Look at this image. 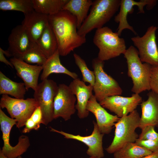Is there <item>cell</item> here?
Masks as SVG:
<instances>
[{"instance_id": "1", "label": "cell", "mask_w": 158, "mask_h": 158, "mask_svg": "<svg viewBox=\"0 0 158 158\" xmlns=\"http://www.w3.org/2000/svg\"><path fill=\"white\" fill-rule=\"evenodd\" d=\"M48 18L56 38L60 56L67 55L86 42L85 36L78 33L75 17L68 11L61 10L48 16Z\"/></svg>"}, {"instance_id": "2", "label": "cell", "mask_w": 158, "mask_h": 158, "mask_svg": "<svg viewBox=\"0 0 158 158\" xmlns=\"http://www.w3.org/2000/svg\"><path fill=\"white\" fill-rule=\"evenodd\" d=\"M121 0H96L80 28L78 34L85 36L95 29L101 28L109 22L120 8Z\"/></svg>"}, {"instance_id": "3", "label": "cell", "mask_w": 158, "mask_h": 158, "mask_svg": "<svg viewBox=\"0 0 158 158\" xmlns=\"http://www.w3.org/2000/svg\"><path fill=\"white\" fill-rule=\"evenodd\" d=\"M126 60L128 75L132 79L133 86L131 91L139 94L150 90V83L152 66L141 61L138 50L130 46L123 54Z\"/></svg>"}, {"instance_id": "4", "label": "cell", "mask_w": 158, "mask_h": 158, "mask_svg": "<svg viewBox=\"0 0 158 158\" xmlns=\"http://www.w3.org/2000/svg\"><path fill=\"white\" fill-rule=\"evenodd\" d=\"M119 37L108 27L96 30L93 42L99 49L97 57L99 59L104 61L124 53L126 50L125 42Z\"/></svg>"}, {"instance_id": "5", "label": "cell", "mask_w": 158, "mask_h": 158, "mask_svg": "<svg viewBox=\"0 0 158 158\" xmlns=\"http://www.w3.org/2000/svg\"><path fill=\"white\" fill-rule=\"evenodd\" d=\"M140 117L135 110L119 118L115 125L114 136L111 144L106 148L109 153H114L128 142H135L139 135L135 132L139 127Z\"/></svg>"}, {"instance_id": "6", "label": "cell", "mask_w": 158, "mask_h": 158, "mask_svg": "<svg viewBox=\"0 0 158 158\" xmlns=\"http://www.w3.org/2000/svg\"><path fill=\"white\" fill-rule=\"evenodd\" d=\"M104 61L97 57L92 61L95 79L94 95L99 102L109 97L120 95L123 92L118 82L104 71Z\"/></svg>"}, {"instance_id": "7", "label": "cell", "mask_w": 158, "mask_h": 158, "mask_svg": "<svg viewBox=\"0 0 158 158\" xmlns=\"http://www.w3.org/2000/svg\"><path fill=\"white\" fill-rule=\"evenodd\" d=\"M38 107L34 98L18 99L3 95L0 99V108H6L11 118L17 120L16 127L18 128L24 126L26 121Z\"/></svg>"}, {"instance_id": "8", "label": "cell", "mask_w": 158, "mask_h": 158, "mask_svg": "<svg viewBox=\"0 0 158 158\" xmlns=\"http://www.w3.org/2000/svg\"><path fill=\"white\" fill-rule=\"evenodd\" d=\"M16 123V119L8 116L0 108V124L4 143L0 150L7 158H17L21 156L26 151L30 145L28 137L22 135L19 137L16 145L14 146L11 145L9 142L10 132Z\"/></svg>"}, {"instance_id": "9", "label": "cell", "mask_w": 158, "mask_h": 158, "mask_svg": "<svg viewBox=\"0 0 158 158\" xmlns=\"http://www.w3.org/2000/svg\"><path fill=\"white\" fill-rule=\"evenodd\" d=\"M58 90V85L53 80L42 81L34 91V98L42 111V124L47 126L54 119V103Z\"/></svg>"}, {"instance_id": "10", "label": "cell", "mask_w": 158, "mask_h": 158, "mask_svg": "<svg viewBox=\"0 0 158 158\" xmlns=\"http://www.w3.org/2000/svg\"><path fill=\"white\" fill-rule=\"evenodd\" d=\"M157 27H149L144 35L133 37L131 39L138 49L140 58L142 62L152 66H158V47L156 42V32Z\"/></svg>"}, {"instance_id": "11", "label": "cell", "mask_w": 158, "mask_h": 158, "mask_svg": "<svg viewBox=\"0 0 158 158\" xmlns=\"http://www.w3.org/2000/svg\"><path fill=\"white\" fill-rule=\"evenodd\" d=\"M76 101V97L68 86L63 83L59 84L54 101V119L61 117L65 121L70 119L75 112Z\"/></svg>"}, {"instance_id": "12", "label": "cell", "mask_w": 158, "mask_h": 158, "mask_svg": "<svg viewBox=\"0 0 158 158\" xmlns=\"http://www.w3.org/2000/svg\"><path fill=\"white\" fill-rule=\"evenodd\" d=\"M142 102L139 94L134 93L130 97L116 95L107 97L99 102L104 108L109 109L120 118L135 110Z\"/></svg>"}, {"instance_id": "13", "label": "cell", "mask_w": 158, "mask_h": 158, "mask_svg": "<svg viewBox=\"0 0 158 158\" xmlns=\"http://www.w3.org/2000/svg\"><path fill=\"white\" fill-rule=\"evenodd\" d=\"M93 123V130L90 135L87 136L74 135L58 130L51 127L49 128L50 131L60 134L65 138L75 140L84 143L88 147L86 153L89 156L102 158L104 156L102 142L104 134L100 132L96 123L94 121Z\"/></svg>"}, {"instance_id": "14", "label": "cell", "mask_w": 158, "mask_h": 158, "mask_svg": "<svg viewBox=\"0 0 158 158\" xmlns=\"http://www.w3.org/2000/svg\"><path fill=\"white\" fill-rule=\"evenodd\" d=\"M156 2L157 1L154 0H140L138 1L134 0H121L119 12L114 18V21L118 23L116 32L119 36L125 29L129 30L134 34L137 35L133 27L129 25L127 20V15L133 12L134 6L138 7V13H144V7L145 6H146L147 9L150 10L154 6Z\"/></svg>"}, {"instance_id": "15", "label": "cell", "mask_w": 158, "mask_h": 158, "mask_svg": "<svg viewBox=\"0 0 158 158\" xmlns=\"http://www.w3.org/2000/svg\"><path fill=\"white\" fill-rule=\"evenodd\" d=\"M8 41L9 47L4 51L5 55L8 57L16 58L37 44L32 42L22 25L17 26L12 30Z\"/></svg>"}, {"instance_id": "16", "label": "cell", "mask_w": 158, "mask_h": 158, "mask_svg": "<svg viewBox=\"0 0 158 158\" xmlns=\"http://www.w3.org/2000/svg\"><path fill=\"white\" fill-rule=\"evenodd\" d=\"M87 109L94 115L99 129L100 132L104 134L110 133L113 126L119 118L117 115L109 113L97 102L93 95L88 102Z\"/></svg>"}, {"instance_id": "17", "label": "cell", "mask_w": 158, "mask_h": 158, "mask_svg": "<svg viewBox=\"0 0 158 158\" xmlns=\"http://www.w3.org/2000/svg\"><path fill=\"white\" fill-rule=\"evenodd\" d=\"M10 61L15 68L17 75L23 81L27 91L30 88L35 91L39 84L38 80L43 70L42 66L30 65L14 57L11 58Z\"/></svg>"}, {"instance_id": "18", "label": "cell", "mask_w": 158, "mask_h": 158, "mask_svg": "<svg viewBox=\"0 0 158 158\" xmlns=\"http://www.w3.org/2000/svg\"><path fill=\"white\" fill-rule=\"evenodd\" d=\"M68 86L76 98L75 108L77 110L78 117L80 119L87 117L89 112L87 109V105L93 95V87L90 84L86 85L84 82L78 78L73 79Z\"/></svg>"}, {"instance_id": "19", "label": "cell", "mask_w": 158, "mask_h": 158, "mask_svg": "<svg viewBox=\"0 0 158 158\" xmlns=\"http://www.w3.org/2000/svg\"><path fill=\"white\" fill-rule=\"evenodd\" d=\"M49 24L48 15L34 10L24 14V18L21 25L32 42L37 44L38 40Z\"/></svg>"}, {"instance_id": "20", "label": "cell", "mask_w": 158, "mask_h": 158, "mask_svg": "<svg viewBox=\"0 0 158 158\" xmlns=\"http://www.w3.org/2000/svg\"><path fill=\"white\" fill-rule=\"evenodd\" d=\"M147 99L140 104L142 114L139 128L152 125L158 128V95L151 91L147 94Z\"/></svg>"}, {"instance_id": "21", "label": "cell", "mask_w": 158, "mask_h": 158, "mask_svg": "<svg viewBox=\"0 0 158 158\" xmlns=\"http://www.w3.org/2000/svg\"><path fill=\"white\" fill-rule=\"evenodd\" d=\"M93 2L91 0H68L62 10L68 11L75 17L78 30L87 17Z\"/></svg>"}, {"instance_id": "22", "label": "cell", "mask_w": 158, "mask_h": 158, "mask_svg": "<svg viewBox=\"0 0 158 158\" xmlns=\"http://www.w3.org/2000/svg\"><path fill=\"white\" fill-rule=\"evenodd\" d=\"M60 56L57 50L47 59L42 66V72L40 76L42 81L47 79L49 75L52 73L66 74L73 79L78 78V75L76 73L69 71L62 65L59 58Z\"/></svg>"}, {"instance_id": "23", "label": "cell", "mask_w": 158, "mask_h": 158, "mask_svg": "<svg viewBox=\"0 0 158 158\" xmlns=\"http://www.w3.org/2000/svg\"><path fill=\"white\" fill-rule=\"evenodd\" d=\"M37 44L47 59L52 56L58 50L56 38L49 23L39 39Z\"/></svg>"}, {"instance_id": "24", "label": "cell", "mask_w": 158, "mask_h": 158, "mask_svg": "<svg viewBox=\"0 0 158 158\" xmlns=\"http://www.w3.org/2000/svg\"><path fill=\"white\" fill-rule=\"evenodd\" d=\"M27 91L24 83L14 82L0 71V94L10 95L15 98L24 99Z\"/></svg>"}, {"instance_id": "25", "label": "cell", "mask_w": 158, "mask_h": 158, "mask_svg": "<svg viewBox=\"0 0 158 158\" xmlns=\"http://www.w3.org/2000/svg\"><path fill=\"white\" fill-rule=\"evenodd\" d=\"M68 0H32L34 10L38 12L51 15L62 10Z\"/></svg>"}, {"instance_id": "26", "label": "cell", "mask_w": 158, "mask_h": 158, "mask_svg": "<svg viewBox=\"0 0 158 158\" xmlns=\"http://www.w3.org/2000/svg\"><path fill=\"white\" fill-rule=\"evenodd\" d=\"M152 153L135 142H128L113 154L114 158H141Z\"/></svg>"}, {"instance_id": "27", "label": "cell", "mask_w": 158, "mask_h": 158, "mask_svg": "<svg viewBox=\"0 0 158 158\" xmlns=\"http://www.w3.org/2000/svg\"><path fill=\"white\" fill-rule=\"evenodd\" d=\"M0 9L19 11L24 14L34 11L32 0H0Z\"/></svg>"}, {"instance_id": "28", "label": "cell", "mask_w": 158, "mask_h": 158, "mask_svg": "<svg viewBox=\"0 0 158 158\" xmlns=\"http://www.w3.org/2000/svg\"><path fill=\"white\" fill-rule=\"evenodd\" d=\"M15 58L28 64L36 63L41 66L45 63L47 59L37 44L25 53Z\"/></svg>"}, {"instance_id": "29", "label": "cell", "mask_w": 158, "mask_h": 158, "mask_svg": "<svg viewBox=\"0 0 158 158\" xmlns=\"http://www.w3.org/2000/svg\"><path fill=\"white\" fill-rule=\"evenodd\" d=\"M73 56L75 63L81 72L82 80L85 83H88L93 87L95 80L94 71L88 68L85 60L79 55L74 53Z\"/></svg>"}, {"instance_id": "30", "label": "cell", "mask_w": 158, "mask_h": 158, "mask_svg": "<svg viewBox=\"0 0 158 158\" xmlns=\"http://www.w3.org/2000/svg\"><path fill=\"white\" fill-rule=\"evenodd\" d=\"M155 127L152 125L145 126L141 129L139 138L158 142V133L155 130Z\"/></svg>"}, {"instance_id": "31", "label": "cell", "mask_w": 158, "mask_h": 158, "mask_svg": "<svg viewBox=\"0 0 158 158\" xmlns=\"http://www.w3.org/2000/svg\"><path fill=\"white\" fill-rule=\"evenodd\" d=\"M136 144L151 151L158 153V142L138 138L135 142Z\"/></svg>"}, {"instance_id": "32", "label": "cell", "mask_w": 158, "mask_h": 158, "mask_svg": "<svg viewBox=\"0 0 158 158\" xmlns=\"http://www.w3.org/2000/svg\"><path fill=\"white\" fill-rule=\"evenodd\" d=\"M150 86V90L158 95V66H152Z\"/></svg>"}, {"instance_id": "33", "label": "cell", "mask_w": 158, "mask_h": 158, "mask_svg": "<svg viewBox=\"0 0 158 158\" xmlns=\"http://www.w3.org/2000/svg\"><path fill=\"white\" fill-rule=\"evenodd\" d=\"M4 50L1 47L0 48V61L4 63L6 65L10 66L12 68L14 66L10 61H8L5 57L4 55Z\"/></svg>"}, {"instance_id": "34", "label": "cell", "mask_w": 158, "mask_h": 158, "mask_svg": "<svg viewBox=\"0 0 158 158\" xmlns=\"http://www.w3.org/2000/svg\"><path fill=\"white\" fill-rule=\"evenodd\" d=\"M141 158H158V153L152 152L150 154Z\"/></svg>"}, {"instance_id": "35", "label": "cell", "mask_w": 158, "mask_h": 158, "mask_svg": "<svg viewBox=\"0 0 158 158\" xmlns=\"http://www.w3.org/2000/svg\"><path fill=\"white\" fill-rule=\"evenodd\" d=\"M0 158H7L3 154L1 151L0 150Z\"/></svg>"}, {"instance_id": "36", "label": "cell", "mask_w": 158, "mask_h": 158, "mask_svg": "<svg viewBox=\"0 0 158 158\" xmlns=\"http://www.w3.org/2000/svg\"><path fill=\"white\" fill-rule=\"evenodd\" d=\"M88 158H101L96 157V156H91V157H89Z\"/></svg>"}, {"instance_id": "37", "label": "cell", "mask_w": 158, "mask_h": 158, "mask_svg": "<svg viewBox=\"0 0 158 158\" xmlns=\"http://www.w3.org/2000/svg\"><path fill=\"white\" fill-rule=\"evenodd\" d=\"M17 158H22L21 156H20L18 157H17Z\"/></svg>"}, {"instance_id": "38", "label": "cell", "mask_w": 158, "mask_h": 158, "mask_svg": "<svg viewBox=\"0 0 158 158\" xmlns=\"http://www.w3.org/2000/svg\"></svg>"}]
</instances>
